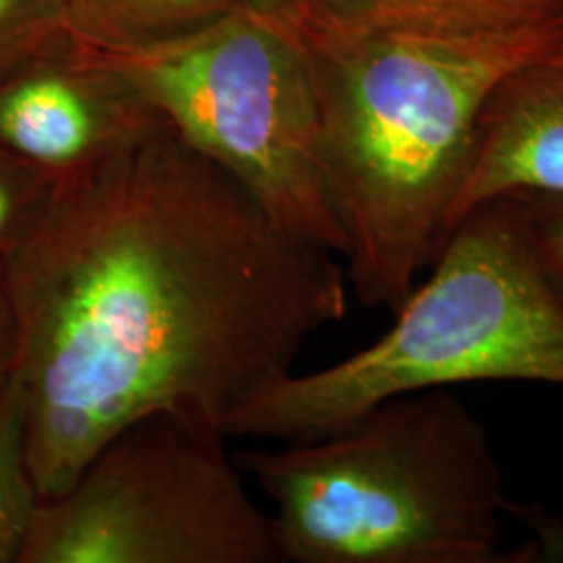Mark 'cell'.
Wrapping results in <instances>:
<instances>
[{
  "label": "cell",
  "mask_w": 563,
  "mask_h": 563,
  "mask_svg": "<svg viewBox=\"0 0 563 563\" xmlns=\"http://www.w3.org/2000/svg\"><path fill=\"white\" fill-rule=\"evenodd\" d=\"M518 190L563 195V44L488 95L453 228L476 205Z\"/></svg>",
  "instance_id": "ba28073f"
},
{
  "label": "cell",
  "mask_w": 563,
  "mask_h": 563,
  "mask_svg": "<svg viewBox=\"0 0 563 563\" xmlns=\"http://www.w3.org/2000/svg\"><path fill=\"white\" fill-rule=\"evenodd\" d=\"M18 369V336L13 313L7 301V295L0 284V395L13 380Z\"/></svg>",
  "instance_id": "2e32d148"
},
{
  "label": "cell",
  "mask_w": 563,
  "mask_h": 563,
  "mask_svg": "<svg viewBox=\"0 0 563 563\" xmlns=\"http://www.w3.org/2000/svg\"><path fill=\"white\" fill-rule=\"evenodd\" d=\"M301 55L323 190L355 297L395 313L453 232L484 102L563 44V13L484 34L363 20L330 0H260Z\"/></svg>",
  "instance_id": "7a4b0ae2"
},
{
  "label": "cell",
  "mask_w": 563,
  "mask_h": 563,
  "mask_svg": "<svg viewBox=\"0 0 563 563\" xmlns=\"http://www.w3.org/2000/svg\"><path fill=\"white\" fill-rule=\"evenodd\" d=\"M222 428L155 411L115 432L42 499L20 563H284Z\"/></svg>",
  "instance_id": "8992f818"
},
{
  "label": "cell",
  "mask_w": 563,
  "mask_h": 563,
  "mask_svg": "<svg viewBox=\"0 0 563 563\" xmlns=\"http://www.w3.org/2000/svg\"><path fill=\"white\" fill-rule=\"evenodd\" d=\"M169 130L123 74L71 42L0 80V151L53 186Z\"/></svg>",
  "instance_id": "52a82bcc"
},
{
  "label": "cell",
  "mask_w": 563,
  "mask_h": 563,
  "mask_svg": "<svg viewBox=\"0 0 563 563\" xmlns=\"http://www.w3.org/2000/svg\"><path fill=\"white\" fill-rule=\"evenodd\" d=\"M69 42L63 0H0V80Z\"/></svg>",
  "instance_id": "7c38bea8"
},
{
  "label": "cell",
  "mask_w": 563,
  "mask_h": 563,
  "mask_svg": "<svg viewBox=\"0 0 563 563\" xmlns=\"http://www.w3.org/2000/svg\"><path fill=\"white\" fill-rule=\"evenodd\" d=\"M430 272L378 341L318 372H290L223 434L301 443L409 393L499 380L563 386V292L514 195L470 209Z\"/></svg>",
  "instance_id": "277c9868"
},
{
  "label": "cell",
  "mask_w": 563,
  "mask_h": 563,
  "mask_svg": "<svg viewBox=\"0 0 563 563\" xmlns=\"http://www.w3.org/2000/svg\"><path fill=\"white\" fill-rule=\"evenodd\" d=\"M507 514L532 532V539L509 551V563H563V518L537 504H509Z\"/></svg>",
  "instance_id": "9a60e30c"
},
{
  "label": "cell",
  "mask_w": 563,
  "mask_h": 563,
  "mask_svg": "<svg viewBox=\"0 0 563 563\" xmlns=\"http://www.w3.org/2000/svg\"><path fill=\"white\" fill-rule=\"evenodd\" d=\"M71 46L123 74L181 141L288 232L344 255L318 167L311 84L260 0L178 41L128 51Z\"/></svg>",
  "instance_id": "5b68a950"
},
{
  "label": "cell",
  "mask_w": 563,
  "mask_h": 563,
  "mask_svg": "<svg viewBox=\"0 0 563 563\" xmlns=\"http://www.w3.org/2000/svg\"><path fill=\"white\" fill-rule=\"evenodd\" d=\"M41 501L30 465L25 405L15 374L0 395V563H20Z\"/></svg>",
  "instance_id": "8fae6325"
},
{
  "label": "cell",
  "mask_w": 563,
  "mask_h": 563,
  "mask_svg": "<svg viewBox=\"0 0 563 563\" xmlns=\"http://www.w3.org/2000/svg\"><path fill=\"white\" fill-rule=\"evenodd\" d=\"M53 184L0 151V280L21 242L34 230Z\"/></svg>",
  "instance_id": "4fadbf2b"
},
{
  "label": "cell",
  "mask_w": 563,
  "mask_h": 563,
  "mask_svg": "<svg viewBox=\"0 0 563 563\" xmlns=\"http://www.w3.org/2000/svg\"><path fill=\"white\" fill-rule=\"evenodd\" d=\"M523 220L547 274L563 292V195L543 190H518Z\"/></svg>",
  "instance_id": "5bb4252c"
},
{
  "label": "cell",
  "mask_w": 563,
  "mask_h": 563,
  "mask_svg": "<svg viewBox=\"0 0 563 563\" xmlns=\"http://www.w3.org/2000/svg\"><path fill=\"white\" fill-rule=\"evenodd\" d=\"M0 284L42 499L148 413L223 430L349 311L341 255L172 128L55 184Z\"/></svg>",
  "instance_id": "6da1fadb"
},
{
  "label": "cell",
  "mask_w": 563,
  "mask_h": 563,
  "mask_svg": "<svg viewBox=\"0 0 563 563\" xmlns=\"http://www.w3.org/2000/svg\"><path fill=\"white\" fill-rule=\"evenodd\" d=\"M69 41L128 51L178 41L222 20L246 0H63Z\"/></svg>",
  "instance_id": "9c48e42d"
},
{
  "label": "cell",
  "mask_w": 563,
  "mask_h": 563,
  "mask_svg": "<svg viewBox=\"0 0 563 563\" xmlns=\"http://www.w3.org/2000/svg\"><path fill=\"white\" fill-rule=\"evenodd\" d=\"M363 20L428 34H484L563 13V0H330Z\"/></svg>",
  "instance_id": "30bf717a"
},
{
  "label": "cell",
  "mask_w": 563,
  "mask_h": 563,
  "mask_svg": "<svg viewBox=\"0 0 563 563\" xmlns=\"http://www.w3.org/2000/svg\"><path fill=\"white\" fill-rule=\"evenodd\" d=\"M234 457L274 505L284 563H509L501 467L483 422L449 388Z\"/></svg>",
  "instance_id": "3957f363"
}]
</instances>
